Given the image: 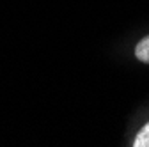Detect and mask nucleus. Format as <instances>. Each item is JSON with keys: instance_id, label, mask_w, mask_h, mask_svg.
I'll list each match as a JSON object with an SVG mask.
<instances>
[{"instance_id": "f257e3e1", "label": "nucleus", "mask_w": 149, "mask_h": 147, "mask_svg": "<svg viewBox=\"0 0 149 147\" xmlns=\"http://www.w3.org/2000/svg\"><path fill=\"white\" fill-rule=\"evenodd\" d=\"M135 57H137L139 60L149 64V35H147V37H144V39L137 44V48H135Z\"/></svg>"}, {"instance_id": "f03ea898", "label": "nucleus", "mask_w": 149, "mask_h": 147, "mask_svg": "<svg viewBox=\"0 0 149 147\" xmlns=\"http://www.w3.org/2000/svg\"><path fill=\"white\" fill-rule=\"evenodd\" d=\"M133 147H149V122L139 131L133 140Z\"/></svg>"}]
</instances>
